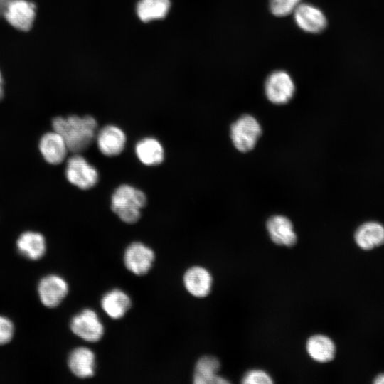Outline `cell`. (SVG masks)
I'll use <instances>...</instances> for the list:
<instances>
[{
    "label": "cell",
    "instance_id": "44dd1931",
    "mask_svg": "<svg viewBox=\"0 0 384 384\" xmlns=\"http://www.w3.org/2000/svg\"><path fill=\"white\" fill-rule=\"evenodd\" d=\"M135 153L139 160L146 166L159 165L164 159V149L159 140L146 137L135 146Z\"/></svg>",
    "mask_w": 384,
    "mask_h": 384
},
{
    "label": "cell",
    "instance_id": "4fadbf2b",
    "mask_svg": "<svg viewBox=\"0 0 384 384\" xmlns=\"http://www.w3.org/2000/svg\"><path fill=\"white\" fill-rule=\"evenodd\" d=\"M272 241L277 245L292 247L297 243V236L291 220L284 215H277L268 219L266 223Z\"/></svg>",
    "mask_w": 384,
    "mask_h": 384
},
{
    "label": "cell",
    "instance_id": "5bb4252c",
    "mask_svg": "<svg viewBox=\"0 0 384 384\" xmlns=\"http://www.w3.org/2000/svg\"><path fill=\"white\" fill-rule=\"evenodd\" d=\"M39 150L43 159L53 165L62 163L69 151L64 139L54 130L42 136L39 142Z\"/></svg>",
    "mask_w": 384,
    "mask_h": 384
},
{
    "label": "cell",
    "instance_id": "83f0119b",
    "mask_svg": "<svg viewBox=\"0 0 384 384\" xmlns=\"http://www.w3.org/2000/svg\"><path fill=\"white\" fill-rule=\"evenodd\" d=\"M3 96H4L3 80H2V76L0 72V100L2 99Z\"/></svg>",
    "mask_w": 384,
    "mask_h": 384
},
{
    "label": "cell",
    "instance_id": "484cf974",
    "mask_svg": "<svg viewBox=\"0 0 384 384\" xmlns=\"http://www.w3.org/2000/svg\"><path fill=\"white\" fill-rule=\"evenodd\" d=\"M373 383L375 384H384V372L378 373L373 378Z\"/></svg>",
    "mask_w": 384,
    "mask_h": 384
},
{
    "label": "cell",
    "instance_id": "8fae6325",
    "mask_svg": "<svg viewBox=\"0 0 384 384\" xmlns=\"http://www.w3.org/2000/svg\"><path fill=\"white\" fill-rule=\"evenodd\" d=\"M183 282L189 294L197 298H203L211 291L213 277L205 267L193 266L185 272Z\"/></svg>",
    "mask_w": 384,
    "mask_h": 384
},
{
    "label": "cell",
    "instance_id": "cb8c5ba5",
    "mask_svg": "<svg viewBox=\"0 0 384 384\" xmlns=\"http://www.w3.org/2000/svg\"><path fill=\"white\" fill-rule=\"evenodd\" d=\"M241 382L243 384H270L274 381L267 372L260 369H252L244 374Z\"/></svg>",
    "mask_w": 384,
    "mask_h": 384
},
{
    "label": "cell",
    "instance_id": "5b68a950",
    "mask_svg": "<svg viewBox=\"0 0 384 384\" xmlns=\"http://www.w3.org/2000/svg\"><path fill=\"white\" fill-rule=\"evenodd\" d=\"M72 332L87 342H97L103 336L105 329L97 314L91 309H85L75 315L70 323Z\"/></svg>",
    "mask_w": 384,
    "mask_h": 384
},
{
    "label": "cell",
    "instance_id": "603a6c76",
    "mask_svg": "<svg viewBox=\"0 0 384 384\" xmlns=\"http://www.w3.org/2000/svg\"><path fill=\"white\" fill-rule=\"evenodd\" d=\"M302 0H270V10L276 16H286L293 13Z\"/></svg>",
    "mask_w": 384,
    "mask_h": 384
},
{
    "label": "cell",
    "instance_id": "8992f818",
    "mask_svg": "<svg viewBox=\"0 0 384 384\" xmlns=\"http://www.w3.org/2000/svg\"><path fill=\"white\" fill-rule=\"evenodd\" d=\"M154 260V250L140 242H134L127 246L123 257L126 268L138 276L148 273Z\"/></svg>",
    "mask_w": 384,
    "mask_h": 384
},
{
    "label": "cell",
    "instance_id": "9a60e30c",
    "mask_svg": "<svg viewBox=\"0 0 384 384\" xmlns=\"http://www.w3.org/2000/svg\"><path fill=\"white\" fill-rule=\"evenodd\" d=\"M353 238L360 249L373 250L384 245V225L377 221L365 222L356 230Z\"/></svg>",
    "mask_w": 384,
    "mask_h": 384
},
{
    "label": "cell",
    "instance_id": "277c9868",
    "mask_svg": "<svg viewBox=\"0 0 384 384\" xmlns=\"http://www.w3.org/2000/svg\"><path fill=\"white\" fill-rule=\"evenodd\" d=\"M65 176L71 184L82 190L92 188L99 179L96 168L80 154H74L68 159Z\"/></svg>",
    "mask_w": 384,
    "mask_h": 384
},
{
    "label": "cell",
    "instance_id": "30bf717a",
    "mask_svg": "<svg viewBox=\"0 0 384 384\" xmlns=\"http://www.w3.org/2000/svg\"><path fill=\"white\" fill-rule=\"evenodd\" d=\"M293 13L297 24L306 32L319 33L326 26L324 14L311 4L300 3Z\"/></svg>",
    "mask_w": 384,
    "mask_h": 384
},
{
    "label": "cell",
    "instance_id": "7a4b0ae2",
    "mask_svg": "<svg viewBox=\"0 0 384 384\" xmlns=\"http://www.w3.org/2000/svg\"><path fill=\"white\" fill-rule=\"evenodd\" d=\"M146 203L144 193L128 184L117 187L111 198L112 211L129 224L136 223L141 217V210Z\"/></svg>",
    "mask_w": 384,
    "mask_h": 384
},
{
    "label": "cell",
    "instance_id": "e0dca14e",
    "mask_svg": "<svg viewBox=\"0 0 384 384\" xmlns=\"http://www.w3.org/2000/svg\"><path fill=\"white\" fill-rule=\"evenodd\" d=\"M220 361L213 356H203L196 362L193 383L195 384H225L230 382L218 375Z\"/></svg>",
    "mask_w": 384,
    "mask_h": 384
},
{
    "label": "cell",
    "instance_id": "9c48e42d",
    "mask_svg": "<svg viewBox=\"0 0 384 384\" xmlns=\"http://www.w3.org/2000/svg\"><path fill=\"white\" fill-rule=\"evenodd\" d=\"M38 292L42 304L49 308L58 306L68 293V284L61 277L50 274L41 279Z\"/></svg>",
    "mask_w": 384,
    "mask_h": 384
},
{
    "label": "cell",
    "instance_id": "ffe728a7",
    "mask_svg": "<svg viewBox=\"0 0 384 384\" xmlns=\"http://www.w3.org/2000/svg\"><path fill=\"white\" fill-rule=\"evenodd\" d=\"M16 246L21 255L32 260L41 259L46 250L43 235L33 231L23 233L16 241Z\"/></svg>",
    "mask_w": 384,
    "mask_h": 384
},
{
    "label": "cell",
    "instance_id": "2e32d148",
    "mask_svg": "<svg viewBox=\"0 0 384 384\" xmlns=\"http://www.w3.org/2000/svg\"><path fill=\"white\" fill-rule=\"evenodd\" d=\"M94 352L84 346L74 348L70 353L68 365L73 375L79 378H88L95 375L96 363Z\"/></svg>",
    "mask_w": 384,
    "mask_h": 384
},
{
    "label": "cell",
    "instance_id": "3957f363",
    "mask_svg": "<svg viewBox=\"0 0 384 384\" xmlns=\"http://www.w3.org/2000/svg\"><path fill=\"white\" fill-rule=\"evenodd\" d=\"M261 134L259 122L251 115H242L230 126V138L233 145L241 152L252 150Z\"/></svg>",
    "mask_w": 384,
    "mask_h": 384
},
{
    "label": "cell",
    "instance_id": "4316f807",
    "mask_svg": "<svg viewBox=\"0 0 384 384\" xmlns=\"http://www.w3.org/2000/svg\"><path fill=\"white\" fill-rule=\"evenodd\" d=\"M13 0H0V16L3 15L7 5Z\"/></svg>",
    "mask_w": 384,
    "mask_h": 384
},
{
    "label": "cell",
    "instance_id": "6da1fadb",
    "mask_svg": "<svg viewBox=\"0 0 384 384\" xmlns=\"http://www.w3.org/2000/svg\"><path fill=\"white\" fill-rule=\"evenodd\" d=\"M52 127L64 139L70 151L80 154L86 150L95 138L97 123L91 116L72 115L54 118Z\"/></svg>",
    "mask_w": 384,
    "mask_h": 384
},
{
    "label": "cell",
    "instance_id": "52a82bcc",
    "mask_svg": "<svg viewBox=\"0 0 384 384\" xmlns=\"http://www.w3.org/2000/svg\"><path fill=\"white\" fill-rule=\"evenodd\" d=\"M265 90L267 99L271 102L283 105L287 103L293 97L295 86L288 73L279 70L268 76Z\"/></svg>",
    "mask_w": 384,
    "mask_h": 384
},
{
    "label": "cell",
    "instance_id": "d6986e66",
    "mask_svg": "<svg viewBox=\"0 0 384 384\" xmlns=\"http://www.w3.org/2000/svg\"><path fill=\"white\" fill-rule=\"evenodd\" d=\"M309 356L319 363H327L334 359L336 346L328 336L315 334L309 338L306 344Z\"/></svg>",
    "mask_w": 384,
    "mask_h": 384
},
{
    "label": "cell",
    "instance_id": "7402d4cb",
    "mask_svg": "<svg viewBox=\"0 0 384 384\" xmlns=\"http://www.w3.org/2000/svg\"><path fill=\"white\" fill-rule=\"evenodd\" d=\"M170 8V0H139L136 6V14L141 21L149 23L164 18Z\"/></svg>",
    "mask_w": 384,
    "mask_h": 384
},
{
    "label": "cell",
    "instance_id": "7c38bea8",
    "mask_svg": "<svg viewBox=\"0 0 384 384\" xmlns=\"http://www.w3.org/2000/svg\"><path fill=\"white\" fill-rule=\"evenodd\" d=\"M97 144L100 152L107 156L119 155L124 149L126 135L115 125H106L96 134Z\"/></svg>",
    "mask_w": 384,
    "mask_h": 384
},
{
    "label": "cell",
    "instance_id": "d4e9b609",
    "mask_svg": "<svg viewBox=\"0 0 384 384\" xmlns=\"http://www.w3.org/2000/svg\"><path fill=\"white\" fill-rule=\"evenodd\" d=\"M14 326L8 318L0 316V345L9 343L14 335Z\"/></svg>",
    "mask_w": 384,
    "mask_h": 384
},
{
    "label": "cell",
    "instance_id": "ba28073f",
    "mask_svg": "<svg viewBox=\"0 0 384 384\" xmlns=\"http://www.w3.org/2000/svg\"><path fill=\"white\" fill-rule=\"evenodd\" d=\"M3 15L13 27L27 31L33 26L36 6L33 2L28 0H13L6 7Z\"/></svg>",
    "mask_w": 384,
    "mask_h": 384
},
{
    "label": "cell",
    "instance_id": "ac0fdd59",
    "mask_svg": "<svg viewBox=\"0 0 384 384\" xmlns=\"http://www.w3.org/2000/svg\"><path fill=\"white\" fill-rule=\"evenodd\" d=\"M100 304L105 314L112 319L123 317L132 306L129 295L120 289H113L102 297Z\"/></svg>",
    "mask_w": 384,
    "mask_h": 384
}]
</instances>
